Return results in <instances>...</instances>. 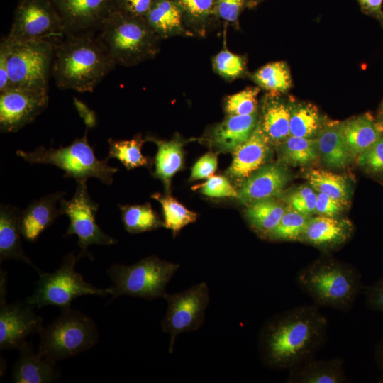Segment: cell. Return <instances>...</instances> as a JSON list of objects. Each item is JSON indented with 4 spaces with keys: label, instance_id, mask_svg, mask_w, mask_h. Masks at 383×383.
I'll use <instances>...</instances> for the list:
<instances>
[{
    "label": "cell",
    "instance_id": "6da1fadb",
    "mask_svg": "<svg viewBox=\"0 0 383 383\" xmlns=\"http://www.w3.org/2000/svg\"><path fill=\"white\" fill-rule=\"evenodd\" d=\"M328 328L326 316L315 305H301L270 318L259 334L263 363L272 369L292 370L313 358L323 346Z\"/></svg>",
    "mask_w": 383,
    "mask_h": 383
},
{
    "label": "cell",
    "instance_id": "7a4b0ae2",
    "mask_svg": "<svg viewBox=\"0 0 383 383\" xmlns=\"http://www.w3.org/2000/svg\"><path fill=\"white\" fill-rule=\"evenodd\" d=\"M116 64L93 33H66L55 45L52 75L61 89L92 92Z\"/></svg>",
    "mask_w": 383,
    "mask_h": 383
},
{
    "label": "cell",
    "instance_id": "3957f363",
    "mask_svg": "<svg viewBox=\"0 0 383 383\" xmlns=\"http://www.w3.org/2000/svg\"><path fill=\"white\" fill-rule=\"evenodd\" d=\"M296 282L316 304L345 311L362 289L354 267L334 259H319L301 269Z\"/></svg>",
    "mask_w": 383,
    "mask_h": 383
},
{
    "label": "cell",
    "instance_id": "277c9868",
    "mask_svg": "<svg viewBox=\"0 0 383 383\" xmlns=\"http://www.w3.org/2000/svg\"><path fill=\"white\" fill-rule=\"evenodd\" d=\"M116 65L131 67L155 58L161 38L144 18L115 9L96 35Z\"/></svg>",
    "mask_w": 383,
    "mask_h": 383
},
{
    "label": "cell",
    "instance_id": "5b68a950",
    "mask_svg": "<svg viewBox=\"0 0 383 383\" xmlns=\"http://www.w3.org/2000/svg\"><path fill=\"white\" fill-rule=\"evenodd\" d=\"M84 135L76 138L70 145L58 148L39 146L33 151L18 150L16 155L30 164H50L65 172L64 177L76 181L94 177L106 185H111L118 168L109 165V158L99 160Z\"/></svg>",
    "mask_w": 383,
    "mask_h": 383
},
{
    "label": "cell",
    "instance_id": "8992f818",
    "mask_svg": "<svg viewBox=\"0 0 383 383\" xmlns=\"http://www.w3.org/2000/svg\"><path fill=\"white\" fill-rule=\"evenodd\" d=\"M179 265L151 255L132 265L114 264L107 270L112 286L110 301L120 296L148 301L163 298L165 288Z\"/></svg>",
    "mask_w": 383,
    "mask_h": 383
},
{
    "label": "cell",
    "instance_id": "52a82bcc",
    "mask_svg": "<svg viewBox=\"0 0 383 383\" xmlns=\"http://www.w3.org/2000/svg\"><path fill=\"white\" fill-rule=\"evenodd\" d=\"M40 337L38 350L56 363L94 346L99 333L90 317L70 309L61 311L53 322L43 328Z\"/></svg>",
    "mask_w": 383,
    "mask_h": 383
},
{
    "label": "cell",
    "instance_id": "ba28073f",
    "mask_svg": "<svg viewBox=\"0 0 383 383\" xmlns=\"http://www.w3.org/2000/svg\"><path fill=\"white\" fill-rule=\"evenodd\" d=\"M79 260L78 255L71 252L63 257L60 267L55 271L51 273L40 271L35 289L26 301L33 307L54 306L64 311L71 309L72 301L79 296L109 295V287H94L74 270Z\"/></svg>",
    "mask_w": 383,
    "mask_h": 383
},
{
    "label": "cell",
    "instance_id": "9c48e42d",
    "mask_svg": "<svg viewBox=\"0 0 383 383\" xmlns=\"http://www.w3.org/2000/svg\"><path fill=\"white\" fill-rule=\"evenodd\" d=\"M4 38L9 88L48 90L55 45L42 40L11 41Z\"/></svg>",
    "mask_w": 383,
    "mask_h": 383
},
{
    "label": "cell",
    "instance_id": "30bf717a",
    "mask_svg": "<svg viewBox=\"0 0 383 383\" xmlns=\"http://www.w3.org/2000/svg\"><path fill=\"white\" fill-rule=\"evenodd\" d=\"M65 34L62 18L51 0H20L6 38L11 41L42 40L56 45Z\"/></svg>",
    "mask_w": 383,
    "mask_h": 383
},
{
    "label": "cell",
    "instance_id": "8fae6325",
    "mask_svg": "<svg viewBox=\"0 0 383 383\" xmlns=\"http://www.w3.org/2000/svg\"><path fill=\"white\" fill-rule=\"evenodd\" d=\"M62 214L70 221L65 236L76 235L80 248L79 259L85 256L93 260L87 248L91 245H111L117 240L105 233L96 221L99 204L90 196L87 180L77 181L75 192L71 199H62L60 202Z\"/></svg>",
    "mask_w": 383,
    "mask_h": 383
},
{
    "label": "cell",
    "instance_id": "7c38bea8",
    "mask_svg": "<svg viewBox=\"0 0 383 383\" xmlns=\"http://www.w3.org/2000/svg\"><path fill=\"white\" fill-rule=\"evenodd\" d=\"M163 298L167 308L161 326L170 335L168 352L172 353L178 335L198 330L203 325L210 301L209 290L206 282H201L179 293H166Z\"/></svg>",
    "mask_w": 383,
    "mask_h": 383
},
{
    "label": "cell",
    "instance_id": "4fadbf2b",
    "mask_svg": "<svg viewBox=\"0 0 383 383\" xmlns=\"http://www.w3.org/2000/svg\"><path fill=\"white\" fill-rule=\"evenodd\" d=\"M6 272L0 273V348L18 349L30 335L39 334L44 328L43 318L33 306L23 302L7 304Z\"/></svg>",
    "mask_w": 383,
    "mask_h": 383
},
{
    "label": "cell",
    "instance_id": "5bb4252c",
    "mask_svg": "<svg viewBox=\"0 0 383 383\" xmlns=\"http://www.w3.org/2000/svg\"><path fill=\"white\" fill-rule=\"evenodd\" d=\"M48 91L9 88L1 91V132L14 133L31 123L48 107Z\"/></svg>",
    "mask_w": 383,
    "mask_h": 383
},
{
    "label": "cell",
    "instance_id": "9a60e30c",
    "mask_svg": "<svg viewBox=\"0 0 383 383\" xmlns=\"http://www.w3.org/2000/svg\"><path fill=\"white\" fill-rule=\"evenodd\" d=\"M65 33L95 34L116 9V0H51Z\"/></svg>",
    "mask_w": 383,
    "mask_h": 383
},
{
    "label": "cell",
    "instance_id": "2e32d148",
    "mask_svg": "<svg viewBox=\"0 0 383 383\" xmlns=\"http://www.w3.org/2000/svg\"><path fill=\"white\" fill-rule=\"evenodd\" d=\"M290 179L282 163L264 165L243 180L239 189V200L249 206L255 202L279 196Z\"/></svg>",
    "mask_w": 383,
    "mask_h": 383
},
{
    "label": "cell",
    "instance_id": "e0dca14e",
    "mask_svg": "<svg viewBox=\"0 0 383 383\" xmlns=\"http://www.w3.org/2000/svg\"><path fill=\"white\" fill-rule=\"evenodd\" d=\"M271 145L258 121L251 136L233 151V160L226 171L227 175L242 182L265 165L271 152Z\"/></svg>",
    "mask_w": 383,
    "mask_h": 383
},
{
    "label": "cell",
    "instance_id": "ac0fdd59",
    "mask_svg": "<svg viewBox=\"0 0 383 383\" xmlns=\"http://www.w3.org/2000/svg\"><path fill=\"white\" fill-rule=\"evenodd\" d=\"M65 192H57L33 200L19 214V228L21 235L28 242H35L42 233L62 215L57 204L65 196Z\"/></svg>",
    "mask_w": 383,
    "mask_h": 383
},
{
    "label": "cell",
    "instance_id": "d6986e66",
    "mask_svg": "<svg viewBox=\"0 0 383 383\" xmlns=\"http://www.w3.org/2000/svg\"><path fill=\"white\" fill-rule=\"evenodd\" d=\"M353 231L346 218L318 215L310 218L300 241L329 251L345 243Z\"/></svg>",
    "mask_w": 383,
    "mask_h": 383
},
{
    "label": "cell",
    "instance_id": "ffe728a7",
    "mask_svg": "<svg viewBox=\"0 0 383 383\" xmlns=\"http://www.w3.org/2000/svg\"><path fill=\"white\" fill-rule=\"evenodd\" d=\"M19 356L12 370L16 383H50L57 381L60 372L55 363L35 351L32 343L24 342L18 348Z\"/></svg>",
    "mask_w": 383,
    "mask_h": 383
},
{
    "label": "cell",
    "instance_id": "44dd1931",
    "mask_svg": "<svg viewBox=\"0 0 383 383\" xmlns=\"http://www.w3.org/2000/svg\"><path fill=\"white\" fill-rule=\"evenodd\" d=\"M258 121L257 113L246 116L227 115L209 130L206 140L220 151L233 152L251 136Z\"/></svg>",
    "mask_w": 383,
    "mask_h": 383
},
{
    "label": "cell",
    "instance_id": "7402d4cb",
    "mask_svg": "<svg viewBox=\"0 0 383 383\" xmlns=\"http://www.w3.org/2000/svg\"><path fill=\"white\" fill-rule=\"evenodd\" d=\"M289 119V101L282 94L268 92L264 95L259 123L272 145L279 146L290 136Z\"/></svg>",
    "mask_w": 383,
    "mask_h": 383
},
{
    "label": "cell",
    "instance_id": "603a6c76",
    "mask_svg": "<svg viewBox=\"0 0 383 383\" xmlns=\"http://www.w3.org/2000/svg\"><path fill=\"white\" fill-rule=\"evenodd\" d=\"M144 19L162 40L195 37L187 28L182 11L174 0H153Z\"/></svg>",
    "mask_w": 383,
    "mask_h": 383
},
{
    "label": "cell",
    "instance_id": "cb8c5ba5",
    "mask_svg": "<svg viewBox=\"0 0 383 383\" xmlns=\"http://www.w3.org/2000/svg\"><path fill=\"white\" fill-rule=\"evenodd\" d=\"M340 128L354 160L377 141L383 128L370 113L340 122Z\"/></svg>",
    "mask_w": 383,
    "mask_h": 383
},
{
    "label": "cell",
    "instance_id": "d4e9b609",
    "mask_svg": "<svg viewBox=\"0 0 383 383\" xmlns=\"http://www.w3.org/2000/svg\"><path fill=\"white\" fill-rule=\"evenodd\" d=\"M319 157L328 167L342 169L354 158L340 128V122L326 121L316 137Z\"/></svg>",
    "mask_w": 383,
    "mask_h": 383
},
{
    "label": "cell",
    "instance_id": "484cf974",
    "mask_svg": "<svg viewBox=\"0 0 383 383\" xmlns=\"http://www.w3.org/2000/svg\"><path fill=\"white\" fill-rule=\"evenodd\" d=\"M21 210L8 204L0 206V262L13 259L31 265L38 272V267L25 255L21 240L19 214Z\"/></svg>",
    "mask_w": 383,
    "mask_h": 383
},
{
    "label": "cell",
    "instance_id": "4316f807",
    "mask_svg": "<svg viewBox=\"0 0 383 383\" xmlns=\"http://www.w3.org/2000/svg\"><path fill=\"white\" fill-rule=\"evenodd\" d=\"M343 360L311 358L289 370L288 383H343L348 379L343 371Z\"/></svg>",
    "mask_w": 383,
    "mask_h": 383
},
{
    "label": "cell",
    "instance_id": "83f0119b",
    "mask_svg": "<svg viewBox=\"0 0 383 383\" xmlns=\"http://www.w3.org/2000/svg\"><path fill=\"white\" fill-rule=\"evenodd\" d=\"M146 140L154 142L157 146L153 175L160 179L169 191L172 178L183 166V143L180 138L162 140L149 136Z\"/></svg>",
    "mask_w": 383,
    "mask_h": 383
},
{
    "label": "cell",
    "instance_id": "f1b7e54d",
    "mask_svg": "<svg viewBox=\"0 0 383 383\" xmlns=\"http://www.w3.org/2000/svg\"><path fill=\"white\" fill-rule=\"evenodd\" d=\"M290 135L316 138L326 122L318 109L304 101H289Z\"/></svg>",
    "mask_w": 383,
    "mask_h": 383
},
{
    "label": "cell",
    "instance_id": "f546056e",
    "mask_svg": "<svg viewBox=\"0 0 383 383\" xmlns=\"http://www.w3.org/2000/svg\"><path fill=\"white\" fill-rule=\"evenodd\" d=\"M181 8L184 23L195 37L205 38L218 21L216 0H174Z\"/></svg>",
    "mask_w": 383,
    "mask_h": 383
},
{
    "label": "cell",
    "instance_id": "4dcf8cb0",
    "mask_svg": "<svg viewBox=\"0 0 383 383\" xmlns=\"http://www.w3.org/2000/svg\"><path fill=\"white\" fill-rule=\"evenodd\" d=\"M286 209V206L271 198L248 206L245 216L254 231L267 238L279 223Z\"/></svg>",
    "mask_w": 383,
    "mask_h": 383
},
{
    "label": "cell",
    "instance_id": "1f68e13d",
    "mask_svg": "<svg viewBox=\"0 0 383 383\" xmlns=\"http://www.w3.org/2000/svg\"><path fill=\"white\" fill-rule=\"evenodd\" d=\"M278 147L281 161L291 166H307L319 157L316 138L290 135Z\"/></svg>",
    "mask_w": 383,
    "mask_h": 383
},
{
    "label": "cell",
    "instance_id": "d6a6232c",
    "mask_svg": "<svg viewBox=\"0 0 383 383\" xmlns=\"http://www.w3.org/2000/svg\"><path fill=\"white\" fill-rule=\"evenodd\" d=\"M250 77L257 87L268 92L283 94L292 86L289 67L284 61L266 64L252 74Z\"/></svg>",
    "mask_w": 383,
    "mask_h": 383
},
{
    "label": "cell",
    "instance_id": "836d02e7",
    "mask_svg": "<svg viewBox=\"0 0 383 383\" xmlns=\"http://www.w3.org/2000/svg\"><path fill=\"white\" fill-rule=\"evenodd\" d=\"M304 176L316 192L326 194L345 204L348 202L350 191L345 177L322 169L309 170Z\"/></svg>",
    "mask_w": 383,
    "mask_h": 383
},
{
    "label": "cell",
    "instance_id": "e575fe53",
    "mask_svg": "<svg viewBox=\"0 0 383 383\" xmlns=\"http://www.w3.org/2000/svg\"><path fill=\"white\" fill-rule=\"evenodd\" d=\"M124 228L130 233L151 231L164 226L149 203L136 205H120Z\"/></svg>",
    "mask_w": 383,
    "mask_h": 383
},
{
    "label": "cell",
    "instance_id": "d590c367",
    "mask_svg": "<svg viewBox=\"0 0 383 383\" xmlns=\"http://www.w3.org/2000/svg\"><path fill=\"white\" fill-rule=\"evenodd\" d=\"M141 134H137L129 140L108 139L107 157L119 160L127 170L138 167H148L150 159L142 154L141 148L145 142Z\"/></svg>",
    "mask_w": 383,
    "mask_h": 383
},
{
    "label": "cell",
    "instance_id": "8d00e7d4",
    "mask_svg": "<svg viewBox=\"0 0 383 383\" xmlns=\"http://www.w3.org/2000/svg\"><path fill=\"white\" fill-rule=\"evenodd\" d=\"M152 198L161 205L164 216V227L170 229L175 234L189 223L196 221L197 215L189 210L170 195L155 193Z\"/></svg>",
    "mask_w": 383,
    "mask_h": 383
},
{
    "label": "cell",
    "instance_id": "74e56055",
    "mask_svg": "<svg viewBox=\"0 0 383 383\" xmlns=\"http://www.w3.org/2000/svg\"><path fill=\"white\" fill-rule=\"evenodd\" d=\"M311 217L287 206L279 223L267 239L275 241H300Z\"/></svg>",
    "mask_w": 383,
    "mask_h": 383
},
{
    "label": "cell",
    "instance_id": "f35d334b",
    "mask_svg": "<svg viewBox=\"0 0 383 383\" xmlns=\"http://www.w3.org/2000/svg\"><path fill=\"white\" fill-rule=\"evenodd\" d=\"M211 65L215 73L228 82L243 77L246 73L244 57L232 52L226 48L212 57Z\"/></svg>",
    "mask_w": 383,
    "mask_h": 383
},
{
    "label": "cell",
    "instance_id": "ab89813d",
    "mask_svg": "<svg viewBox=\"0 0 383 383\" xmlns=\"http://www.w3.org/2000/svg\"><path fill=\"white\" fill-rule=\"evenodd\" d=\"M259 87H248L235 94L228 95L224 100L227 115L246 116L257 113Z\"/></svg>",
    "mask_w": 383,
    "mask_h": 383
},
{
    "label": "cell",
    "instance_id": "60d3db41",
    "mask_svg": "<svg viewBox=\"0 0 383 383\" xmlns=\"http://www.w3.org/2000/svg\"><path fill=\"white\" fill-rule=\"evenodd\" d=\"M310 185L299 186L284 197L289 208L307 216L315 214L317 193Z\"/></svg>",
    "mask_w": 383,
    "mask_h": 383
},
{
    "label": "cell",
    "instance_id": "b9f144b4",
    "mask_svg": "<svg viewBox=\"0 0 383 383\" xmlns=\"http://www.w3.org/2000/svg\"><path fill=\"white\" fill-rule=\"evenodd\" d=\"M367 174L383 180V135L356 160Z\"/></svg>",
    "mask_w": 383,
    "mask_h": 383
},
{
    "label": "cell",
    "instance_id": "7bdbcfd3",
    "mask_svg": "<svg viewBox=\"0 0 383 383\" xmlns=\"http://www.w3.org/2000/svg\"><path fill=\"white\" fill-rule=\"evenodd\" d=\"M204 195L212 198H238V192L223 176H211L197 187Z\"/></svg>",
    "mask_w": 383,
    "mask_h": 383
},
{
    "label": "cell",
    "instance_id": "ee69618b",
    "mask_svg": "<svg viewBox=\"0 0 383 383\" xmlns=\"http://www.w3.org/2000/svg\"><path fill=\"white\" fill-rule=\"evenodd\" d=\"M245 7L247 0H216L217 19L237 26L239 17Z\"/></svg>",
    "mask_w": 383,
    "mask_h": 383
},
{
    "label": "cell",
    "instance_id": "f6af8a7d",
    "mask_svg": "<svg viewBox=\"0 0 383 383\" xmlns=\"http://www.w3.org/2000/svg\"><path fill=\"white\" fill-rule=\"evenodd\" d=\"M218 165L217 154L208 152L200 157L192 167L190 181L208 179L213 176Z\"/></svg>",
    "mask_w": 383,
    "mask_h": 383
},
{
    "label": "cell",
    "instance_id": "bcb514c9",
    "mask_svg": "<svg viewBox=\"0 0 383 383\" xmlns=\"http://www.w3.org/2000/svg\"><path fill=\"white\" fill-rule=\"evenodd\" d=\"M345 206V204L343 202L326 194L317 192L315 214L338 217L343 212Z\"/></svg>",
    "mask_w": 383,
    "mask_h": 383
},
{
    "label": "cell",
    "instance_id": "7dc6e473",
    "mask_svg": "<svg viewBox=\"0 0 383 383\" xmlns=\"http://www.w3.org/2000/svg\"><path fill=\"white\" fill-rule=\"evenodd\" d=\"M153 0H116V9L131 16L144 18Z\"/></svg>",
    "mask_w": 383,
    "mask_h": 383
},
{
    "label": "cell",
    "instance_id": "c3c4849f",
    "mask_svg": "<svg viewBox=\"0 0 383 383\" xmlns=\"http://www.w3.org/2000/svg\"><path fill=\"white\" fill-rule=\"evenodd\" d=\"M367 306L383 313V276L372 284L365 287Z\"/></svg>",
    "mask_w": 383,
    "mask_h": 383
},
{
    "label": "cell",
    "instance_id": "681fc988",
    "mask_svg": "<svg viewBox=\"0 0 383 383\" xmlns=\"http://www.w3.org/2000/svg\"><path fill=\"white\" fill-rule=\"evenodd\" d=\"M9 88L8 45L5 38L0 42V92Z\"/></svg>",
    "mask_w": 383,
    "mask_h": 383
},
{
    "label": "cell",
    "instance_id": "f907efd6",
    "mask_svg": "<svg viewBox=\"0 0 383 383\" xmlns=\"http://www.w3.org/2000/svg\"><path fill=\"white\" fill-rule=\"evenodd\" d=\"M362 11L377 20L383 27V0H357Z\"/></svg>",
    "mask_w": 383,
    "mask_h": 383
},
{
    "label": "cell",
    "instance_id": "816d5d0a",
    "mask_svg": "<svg viewBox=\"0 0 383 383\" xmlns=\"http://www.w3.org/2000/svg\"><path fill=\"white\" fill-rule=\"evenodd\" d=\"M374 359L381 373L379 382H383V338L377 344L375 347Z\"/></svg>",
    "mask_w": 383,
    "mask_h": 383
},
{
    "label": "cell",
    "instance_id": "f5cc1de1",
    "mask_svg": "<svg viewBox=\"0 0 383 383\" xmlns=\"http://www.w3.org/2000/svg\"><path fill=\"white\" fill-rule=\"evenodd\" d=\"M262 0H247V7L252 8Z\"/></svg>",
    "mask_w": 383,
    "mask_h": 383
},
{
    "label": "cell",
    "instance_id": "db71d44e",
    "mask_svg": "<svg viewBox=\"0 0 383 383\" xmlns=\"http://www.w3.org/2000/svg\"><path fill=\"white\" fill-rule=\"evenodd\" d=\"M377 119L383 128V113H379L378 117Z\"/></svg>",
    "mask_w": 383,
    "mask_h": 383
},
{
    "label": "cell",
    "instance_id": "11a10c76",
    "mask_svg": "<svg viewBox=\"0 0 383 383\" xmlns=\"http://www.w3.org/2000/svg\"><path fill=\"white\" fill-rule=\"evenodd\" d=\"M379 113H383V101L380 105L379 111Z\"/></svg>",
    "mask_w": 383,
    "mask_h": 383
}]
</instances>
